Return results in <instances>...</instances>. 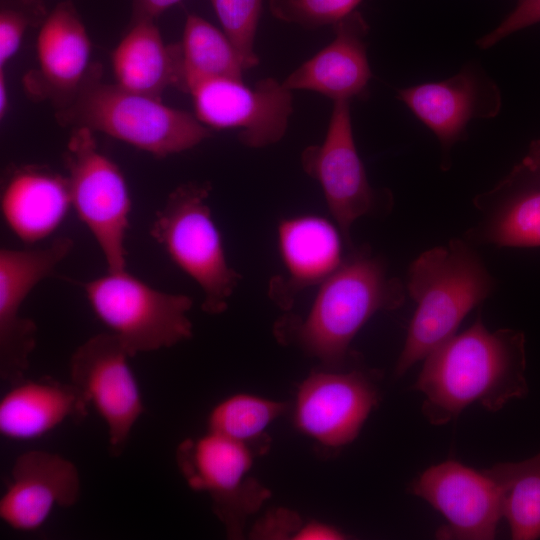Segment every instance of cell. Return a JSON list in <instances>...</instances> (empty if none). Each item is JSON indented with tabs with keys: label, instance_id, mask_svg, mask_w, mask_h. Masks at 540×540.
Instances as JSON below:
<instances>
[{
	"label": "cell",
	"instance_id": "6da1fadb",
	"mask_svg": "<svg viewBox=\"0 0 540 540\" xmlns=\"http://www.w3.org/2000/svg\"><path fill=\"white\" fill-rule=\"evenodd\" d=\"M526 340L522 331L488 330L478 314L425 359L413 388L423 395L429 423L445 425L477 403L497 412L528 394Z\"/></svg>",
	"mask_w": 540,
	"mask_h": 540
},
{
	"label": "cell",
	"instance_id": "7a4b0ae2",
	"mask_svg": "<svg viewBox=\"0 0 540 540\" xmlns=\"http://www.w3.org/2000/svg\"><path fill=\"white\" fill-rule=\"evenodd\" d=\"M405 301L402 282L385 262L363 247L349 249L340 267L319 285L306 317L285 316L275 326L278 339L295 343L328 366H339L365 323Z\"/></svg>",
	"mask_w": 540,
	"mask_h": 540
},
{
	"label": "cell",
	"instance_id": "3957f363",
	"mask_svg": "<svg viewBox=\"0 0 540 540\" xmlns=\"http://www.w3.org/2000/svg\"><path fill=\"white\" fill-rule=\"evenodd\" d=\"M495 286L494 277L467 240L454 239L421 253L407 273L406 291L416 308L395 365L396 376L454 336Z\"/></svg>",
	"mask_w": 540,
	"mask_h": 540
},
{
	"label": "cell",
	"instance_id": "277c9868",
	"mask_svg": "<svg viewBox=\"0 0 540 540\" xmlns=\"http://www.w3.org/2000/svg\"><path fill=\"white\" fill-rule=\"evenodd\" d=\"M55 119L64 127L104 133L157 158L192 149L210 137L195 115L104 82L99 64H92L74 96L55 109Z\"/></svg>",
	"mask_w": 540,
	"mask_h": 540
},
{
	"label": "cell",
	"instance_id": "5b68a950",
	"mask_svg": "<svg viewBox=\"0 0 540 540\" xmlns=\"http://www.w3.org/2000/svg\"><path fill=\"white\" fill-rule=\"evenodd\" d=\"M211 188L209 182L176 187L157 211L150 235L201 288L202 310L220 314L241 277L227 261L221 233L207 203Z\"/></svg>",
	"mask_w": 540,
	"mask_h": 540
},
{
	"label": "cell",
	"instance_id": "8992f818",
	"mask_svg": "<svg viewBox=\"0 0 540 540\" xmlns=\"http://www.w3.org/2000/svg\"><path fill=\"white\" fill-rule=\"evenodd\" d=\"M98 319L132 357L170 348L193 335L188 317L193 300L152 287L127 269L108 271L82 283Z\"/></svg>",
	"mask_w": 540,
	"mask_h": 540
},
{
	"label": "cell",
	"instance_id": "52a82bcc",
	"mask_svg": "<svg viewBox=\"0 0 540 540\" xmlns=\"http://www.w3.org/2000/svg\"><path fill=\"white\" fill-rule=\"evenodd\" d=\"M63 163L72 208L95 239L108 271L126 269L132 203L121 170L99 150L94 132L86 127L71 130Z\"/></svg>",
	"mask_w": 540,
	"mask_h": 540
},
{
	"label": "cell",
	"instance_id": "ba28073f",
	"mask_svg": "<svg viewBox=\"0 0 540 540\" xmlns=\"http://www.w3.org/2000/svg\"><path fill=\"white\" fill-rule=\"evenodd\" d=\"M252 460L246 445L210 431L182 441L176 452L188 486L210 495L214 513L235 538L242 535L244 520L269 497V491L248 476Z\"/></svg>",
	"mask_w": 540,
	"mask_h": 540
},
{
	"label": "cell",
	"instance_id": "9c48e42d",
	"mask_svg": "<svg viewBox=\"0 0 540 540\" xmlns=\"http://www.w3.org/2000/svg\"><path fill=\"white\" fill-rule=\"evenodd\" d=\"M196 118L215 129H237L238 140L249 148H264L286 134L293 112L292 91L273 77L253 86L243 80L212 78L188 92Z\"/></svg>",
	"mask_w": 540,
	"mask_h": 540
},
{
	"label": "cell",
	"instance_id": "30bf717a",
	"mask_svg": "<svg viewBox=\"0 0 540 540\" xmlns=\"http://www.w3.org/2000/svg\"><path fill=\"white\" fill-rule=\"evenodd\" d=\"M129 358L117 336L102 332L79 345L69 361L70 382L103 419L113 456L123 452L145 410Z\"/></svg>",
	"mask_w": 540,
	"mask_h": 540
},
{
	"label": "cell",
	"instance_id": "8fae6325",
	"mask_svg": "<svg viewBox=\"0 0 540 540\" xmlns=\"http://www.w3.org/2000/svg\"><path fill=\"white\" fill-rule=\"evenodd\" d=\"M301 165L319 183L348 249L353 248L351 227L357 219L375 210L377 196L356 148L350 101L333 102L323 142L302 151Z\"/></svg>",
	"mask_w": 540,
	"mask_h": 540
},
{
	"label": "cell",
	"instance_id": "7c38bea8",
	"mask_svg": "<svg viewBox=\"0 0 540 540\" xmlns=\"http://www.w3.org/2000/svg\"><path fill=\"white\" fill-rule=\"evenodd\" d=\"M66 236L39 248L0 249V378L13 384L25 377L36 346L37 326L21 315L32 289L71 253Z\"/></svg>",
	"mask_w": 540,
	"mask_h": 540
},
{
	"label": "cell",
	"instance_id": "4fadbf2b",
	"mask_svg": "<svg viewBox=\"0 0 540 540\" xmlns=\"http://www.w3.org/2000/svg\"><path fill=\"white\" fill-rule=\"evenodd\" d=\"M408 491L440 512L446 524L439 539L491 540L503 518L501 490L485 471L456 460L430 466L408 486Z\"/></svg>",
	"mask_w": 540,
	"mask_h": 540
},
{
	"label": "cell",
	"instance_id": "5bb4252c",
	"mask_svg": "<svg viewBox=\"0 0 540 540\" xmlns=\"http://www.w3.org/2000/svg\"><path fill=\"white\" fill-rule=\"evenodd\" d=\"M374 371L315 372L300 385L294 422L328 448H341L359 434L379 401Z\"/></svg>",
	"mask_w": 540,
	"mask_h": 540
},
{
	"label": "cell",
	"instance_id": "9a60e30c",
	"mask_svg": "<svg viewBox=\"0 0 540 540\" xmlns=\"http://www.w3.org/2000/svg\"><path fill=\"white\" fill-rule=\"evenodd\" d=\"M397 98L435 134L446 168L449 152L464 139L469 122L495 117L502 104L497 85L471 63L448 79L399 89Z\"/></svg>",
	"mask_w": 540,
	"mask_h": 540
},
{
	"label": "cell",
	"instance_id": "2e32d148",
	"mask_svg": "<svg viewBox=\"0 0 540 540\" xmlns=\"http://www.w3.org/2000/svg\"><path fill=\"white\" fill-rule=\"evenodd\" d=\"M38 67L23 79L26 94L65 105L85 80L92 64L91 41L72 0L58 3L40 26L36 40Z\"/></svg>",
	"mask_w": 540,
	"mask_h": 540
},
{
	"label": "cell",
	"instance_id": "e0dca14e",
	"mask_svg": "<svg viewBox=\"0 0 540 540\" xmlns=\"http://www.w3.org/2000/svg\"><path fill=\"white\" fill-rule=\"evenodd\" d=\"M80 492L79 471L72 461L57 453L29 450L13 463L0 499V518L12 529L33 531L55 507L75 505Z\"/></svg>",
	"mask_w": 540,
	"mask_h": 540
},
{
	"label": "cell",
	"instance_id": "ac0fdd59",
	"mask_svg": "<svg viewBox=\"0 0 540 540\" xmlns=\"http://www.w3.org/2000/svg\"><path fill=\"white\" fill-rule=\"evenodd\" d=\"M345 238L335 223L316 214L284 218L277 227L278 251L285 275L269 283L270 298L289 310L304 289L320 285L343 263Z\"/></svg>",
	"mask_w": 540,
	"mask_h": 540
},
{
	"label": "cell",
	"instance_id": "d6986e66",
	"mask_svg": "<svg viewBox=\"0 0 540 540\" xmlns=\"http://www.w3.org/2000/svg\"><path fill=\"white\" fill-rule=\"evenodd\" d=\"M333 40L282 82L289 90H308L335 101L366 98L373 77L366 38L369 25L354 11L333 26Z\"/></svg>",
	"mask_w": 540,
	"mask_h": 540
},
{
	"label": "cell",
	"instance_id": "ffe728a7",
	"mask_svg": "<svg viewBox=\"0 0 540 540\" xmlns=\"http://www.w3.org/2000/svg\"><path fill=\"white\" fill-rule=\"evenodd\" d=\"M483 213L467 232L469 243L540 247V171L522 161L492 190L476 198Z\"/></svg>",
	"mask_w": 540,
	"mask_h": 540
},
{
	"label": "cell",
	"instance_id": "44dd1931",
	"mask_svg": "<svg viewBox=\"0 0 540 540\" xmlns=\"http://www.w3.org/2000/svg\"><path fill=\"white\" fill-rule=\"evenodd\" d=\"M0 207L20 241L40 242L59 228L72 207L68 179L42 165L14 168L4 181Z\"/></svg>",
	"mask_w": 540,
	"mask_h": 540
},
{
	"label": "cell",
	"instance_id": "7402d4cb",
	"mask_svg": "<svg viewBox=\"0 0 540 540\" xmlns=\"http://www.w3.org/2000/svg\"><path fill=\"white\" fill-rule=\"evenodd\" d=\"M89 405L71 382L24 377L11 384L0 400V433L13 440L35 439L67 420L81 422Z\"/></svg>",
	"mask_w": 540,
	"mask_h": 540
},
{
	"label": "cell",
	"instance_id": "603a6c76",
	"mask_svg": "<svg viewBox=\"0 0 540 540\" xmlns=\"http://www.w3.org/2000/svg\"><path fill=\"white\" fill-rule=\"evenodd\" d=\"M111 63L116 84L130 92L162 100L168 87H176L175 45L164 43L154 20L130 22Z\"/></svg>",
	"mask_w": 540,
	"mask_h": 540
},
{
	"label": "cell",
	"instance_id": "cb8c5ba5",
	"mask_svg": "<svg viewBox=\"0 0 540 540\" xmlns=\"http://www.w3.org/2000/svg\"><path fill=\"white\" fill-rule=\"evenodd\" d=\"M174 44L176 88L182 92L212 78L243 80L246 69L236 49L223 31L201 16L186 13L182 39Z\"/></svg>",
	"mask_w": 540,
	"mask_h": 540
},
{
	"label": "cell",
	"instance_id": "d4e9b609",
	"mask_svg": "<svg viewBox=\"0 0 540 540\" xmlns=\"http://www.w3.org/2000/svg\"><path fill=\"white\" fill-rule=\"evenodd\" d=\"M498 484L503 518L511 538H540V452L519 462L497 463L484 469Z\"/></svg>",
	"mask_w": 540,
	"mask_h": 540
},
{
	"label": "cell",
	"instance_id": "484cf974",
	"mask_svg": "<svg viewBox=\"0 0 540 540\" xmlns=\"http://www.w3.org/2000/svg\"><path fill=\"white\" fill-rule=\"evenodd\" d=\"M286 410V404L249 394H235L220 403L208 417L210 432L261 451L268 447L265 432Z\"/></svg>",
	"mask_w": 540,
	"mask_h": 540
},
{
	"label": "cell",
	"instance_id": "4316f807",
	"mask_svg": "<svg viewBox=\"0 0 540 540\" xmlns=\"http://www.w3.org/2000/svg\"><path fill=\"white\" fill-rule=\"evenodd\" d=\"M222 31L230 40L247 70L258 66L255 38L263 0H209Z\"/></svg>",
	"mask_w": 540,
	"mask_h": 540
},
{
	"label": "cell",
	"instance_id": "83f0119b",
	"mask_svg": "<svg viewBox=\"0 0 540 540\" xmlns=\"http://www.w3.org/2000/svg\"><path fill=\"white\" fill-rule=\"evenodd\" d=\"M362 0H269L271 14L278 20L315 29L334 26L357 10Z\"/></svg>",
	"mask_w": 540,
	"mask_h": 540
},
{
	"label": "cell",
	"instance_id": "f1b7e54d",
	"mask_svg": "<svg viewBox=\"0 0 540 540\" xmlns=\"http://www.w3.org/2000/svg\"><path fill=\"white\" fill-rule=\"evenodd\" d=\"M47 15L41 0H1L0 69L17 53L26 31L41 26Z\"/></svg>",
	"mask_w": 540,
	"mask_h": 540
},
{
	"label": "cell",
	"instance_id": "f546056e",
	"mask_svg": "<svg viewBox=\"0 0 540 540\" xmlns=\"http://www.w3.org/2000/svg\"><path fill=\"white\" fill-rule=\"evenodd\" d=\"M540 22V0L518 2L516 8L491 32L478 40L482 49L490 48L507 36Z\"/></svg>",
	"mask_w": 540,
	"mask_h": 540
},
{
	"label": "cell",
	"instance_id": "4dcf8cb0",
	"mask_svg": "<svg viewBox=\"0 0 540 540\" xmlns=\"http://www.w3.org/2000/svg\"><path fill=\"white\" fill-rule=\"evenodd\" d=\"M300 521L296 514L290 511H276L267 516L257 528L258 536L280 538V536H293L299 530ZM294 537H292L294 539Z\"/></svg>",
	"mask_w": 540,
	"mask_h": 540
},
{
	"label": "cell",
	"instance_id": "1f68e13d",
	"mask_svg": "<svg viewBox=\"0 0 540 540\" xmlns=\"http://www.w3.org/2000/svg\"><path fill=\"white\" fill-rule=\"evenodd\" d=\"M181 0H132L131 22L154 20Z\"/></svg>",
	"mask_w": 540,
	"mask_h": 540
},
{
	"label": "cell",
	"instance_id": "d6a6232c",
	"mask_svg": "<svg viewBox=\"0 0 540 540\" xmlns=\"http://www.w3.org/2000/svg\"><path fill=\"white\" fill-rule=\"evenodd\" d=\"M345 534L335 527L320 522H311L300 527L294 539L299 540H336L344 539Z\"/></svg>",
	"mask_w": 540,
	"mask_h": 540
},
{
	"label": "cell",
	"instance_id": "836d02e7",
	"mask_svg": "<svg viewBox=\"0 0 540 540\" xmlns=\"http://www.w3.org/2000/svg\"><path fill=\"white\" fill-rule=\"evenodd\" d=\"M523 160L540 171V138L531 142Z\"/></svg>",
	"mask_w": 540,
	"mask_h": 540
},
{
	"label": "cell",
	"instance_id": "e575fe53",
	"mask_svg": "<svg viewBox=\"0 0 540 540\" xmlns=\"http://www.w3.org/2000/svg\"><path fill=\"white\" fill-rule=\"evenodd\" d=\"M8 109V90L4 70L0 69V118L3 119Z\"/></svg>",
	"mask_w": 540,
	"mask_h": 540
},
{
	"label": "cell",
	"instance_id": "d590c367",
	"mask_svg": "<svg viewBox=\"0 0 540 540\" xmlns=\"http://www.w3.org/2000/svg\"><path fill=\"white\" fill-rule=\"evenodd\" d=\"M521 1H524V0H518V2H521Z\"/></svg>",
	"mask_w": 540,
	"mask_h": 540
}]
</instances>
